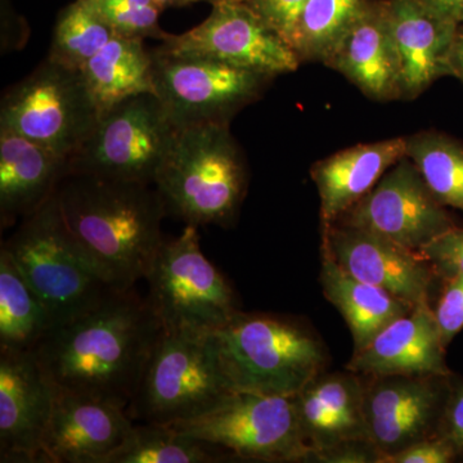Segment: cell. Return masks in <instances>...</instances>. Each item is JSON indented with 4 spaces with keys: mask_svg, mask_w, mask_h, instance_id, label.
I'll use <instances>...</instances> for the list:
<instances>
[{
    "mask_svg": "<svg viewBox=\"0 0 463 463\" xmlns=\"http://www.w3.org/2000/svg\"><path fill=\"white\" fill-rule=\"evenodd\" d=\"M163 326L147 298L111 289L85 315L54 328L35 353L56 392L128 410Z\"/></svg>",
    "mask_w": 463,
    "mask_h": 463,
    "instance_id": "obj_1",
    "label": "cell"
},
{
    "mask_svg": "<svg viewBox=\"0 0 463 463\" xmlns=\"http://www.w3.org/2000/svg\"><path fill=\"white\" fill-rule=\"evenodd\" d=\"M54 194L76 245L109 288L146 279L165 241L166 209L154 184L67 173Z\"/></svg>",
    "mask_w": 463,
    "mask_h": 463,
    "instance_id": "obj_2",
    "label": "cell"
},
{
    "mask_svg": "<svg viewBox=\"0 0 463 463\" xmlns=\"http://www.w3.org/2000/svg\"><path fill=\"white\" fill-rule=\"evenodd\" d=\"M212 337L233 392L295 397L330 365L325 341L298 317L239 310Z\"/></svg>",
    "mask_w": 463,
    "mask_h": 463,
    "instance_id": "obj_3",
    "label": "cell"
},
{
    "mask_svg": "<svg viewBox=\"0 0 463 463\" xmlns=\"http://www.w3.org/2000/svg\"><path fill=\"white\" fill-rule=\"evenodd\" d=\"M248 185V164L230 124L178 129L155 181L166 214L197 228L232 227Z\"/></svg>",
    "mask_w": 463,
    "mask_h": 463,
    "instance_id": "obj_4",
    "label": "cell"
},
{
    "mask_svg": "<svg viewBox=\"0 0 463 463\" xmlns=\"http://www.w3.org/2000/svg\"><path fill=\"white\" fill-rule=\"evenodd\" d=\"M2 248L47 307L52 330L90 312L114 289L76 245L56 194L21 221Z\"/></svg>",
    "mask_w": 463,
    "mask_h": 463,
    "instance_id": "obj_5",
    "label": "cell"
},
{
    "mask_svg": "<svg viewBox=\"0 0 463 463\" xmlns=\"http://www.w3.org/2000/svg\"><path fill=\"white\" fill-rule=\"evenodd\" d=\"M216 356L212 332L163 330L127 412L133 421H190L232 394Z\"/></svg>",
    "mask_w": 463,
    "mask_h": 463,
    "instance_id": "obj_6",
    "label": "cell"
},
{
    "mask_svg": "<svg viewBox=\"0 0 463 463\" xmlns=\"http://www.w3.org/2000/svg\"><path fill=\"white\" fill-rule=\"evenodd\" d=\"M146 279L164 331L209 334L241 310L231 283L203 255L194 225L164 241Z\"/></svg>",
    "mask_w": 463,
    "mask_h": 463,
    "instance_id": "obj_7",
    "label": "cell"
},
{
    "mask_svg": "<svg viewBox=\"0 0 463 463\" xmlns=\"http://www.w3.org/2000/svg\"><path fill=\"white\" fill-rule=\"evenodd\" d=\"M176 132L156 94L130 97L100 112L69 173L155 185Z\"/></svg>",
    "mask_w": 463,
    "mask_h": 463,
    "instance_id": "obj_8",
    "label": "cell"
},
{
    "mask_svg": "<svg viewBox=\"0 0 463 463\" xmlns=\"http://www.w3.org/2000/svg\"><path fill=\"white\" fill-rule=\"evenodd\" d=\"M99 116L80 70L50 58L12 85L0 103V127L67 161L83 145Z\"/></svg>",
    "mask_w": 463,
    "mask_h": 463,
    "instance_id": "obj_9",
    "label": "cell"
},
{
    "mask_svg": "<svg viewBox=\"0 0 463 463\" xmlns=\"http://www.w3.org/2000/svg\"><path fill=\"white\" fill-rule=\"evenodd\" d=\"M155 94L178 129L231 124L257 102L274 78L210 58L152 50Z\"/></svg>",
    "mask_w": 463,
    "mask_h": 463,
    "instance_id": "obj_10",
    "label": "cell"
},
{
    "mask_svg": "<svg viewBox=\"0 0 463 463\" xmlns=\"http://www.w3.org/2000/svg\"><path fill=\"white\" fill-rule=\"evenodd\" d=\"M170 426L240 461L304 463L307 455L294 397L232 392L203 416Z\"/></svg>",
    "mask_w": 463,
    "mask_h": 463,
    "instance_id": "obj_11",
    "label": "cell"
},
{
    "mask_svg": "<svg viewBox=\"0 0 463 463\" xmlns=\"http://www.w3.org/2000/svg\"><path fill=\"white\" fill-rule=\"evenodd\" d=\"M157 50L210 58L272 78L291 74L301 65L288 43L246 2L213 5L200 25L179 35L167 33Z\"/></svg>",
    "mask_w": 463,
    "mask_h": 463,
    "instance_id": "obj_12",
    "label": "cell"
},
{
    "mask_svg": "<svg viewBox=\"0 0 463 463\" xmlns=\"http://www.w3.org/2000/svg\"><path fill=\"white\" fill-rule=\"evenodd\" d=\"M336 223L373 232L417 252L458 227L407 156Z\"/></svg>",
    "mask_w": 463,
    "mask_h": 463,
    "instance_id": "obj_13",
    "label": "cell"
},
{
    "mask_svg": "<svg viewBox=\"0 0 463 463\" xmlns=\"http://www.w3.org/2000/svg\"><path fill=\"white\" fill-rule=\"evenodd\" d=\"M453 373L361 374L367 437L385 456L383 463L417 441L438 437Z\"/></svg>",
    "mask_w": 463,
    "mask_h": 463,
    "instance_id": "obj_14",
    "label": "cell"
},
{
    "mask_svg": "<svg viewBox=\"0 0 463 463\" xmlns=\"http://www.w3.org/2000/svg\"><path fill=\"white\" fill-rule=\"evenodd\" d=\"M321 252L355 279L412 306H434L440 279L421 252L373 232L337 223L321 228Z\"/></svg>",
    "mask_w": 463,
    "mask_h": 463,
    "instance_id": "obj_15",
    "label": "cell"
},
{
    "mask_svg": "<svg viewBox=\"0 0 463 463\" xmlns=\"http://www.w3.org/2000/svg\"><path fill=\"white\" fill-rule=\"evenodd\" d=\"M54 398L35 350L0 349V462H42Z\"/></svg>",
    "mask_w": 463,
    "mask_h": 463,
    "instance_id": "obj_16",
    "label": "cell"
},
{
    "mask_svg": "<svg viewBox=\"0 0 463 463\" xmlns=\"http://www.w3.org/2000/svg\"><path fill=\"white\" fill-rule=\"evenodd\" d=\"M133 425L124 408L100 399L56 392L42 440V462L105 463Z\"/></svg>",
    "mask_w": 463,
    "mask_h": 463,
    "instance_id": "obj_17",
    "label": "cell"
},
{
    "mask_svg": "<svg viewBox=\"0 0 463 463\" xmlns=\"http://www.w3.org/2000/svg\"><path fill=\"white\" fill-rule=\"evenodd\" d=\"M323 65L345 76L368 99H402L401 62L385 0H364Z\"/></svg>",
    "mask_w": 463,
    "mask_h": 463,
    "instance_id": "obj_18",
    "label": "cell"
},
{
    "mask_svg": "<svg viewBox=\"0 0 463 463\" xmlns=\"http://www.w3.org/2000/svg\"><path fill=\"white\" fill-rule=\"evenodd\" d=\"M385 2L401 62L402 99H416L439 79L453 76L450 56L459 25L421 0Z\"/></svg>",
    "mask_w": 463,
    "mask_h": 463,
    "instance_id": "obj_19",
    "label": "cell"
},
{
    "mask_svg": "<svg viewBox=\"0 0 463 463\" xmlns=\"http://www.w3.org/2000/svg\"><path fill=\"white\" fill-rule=\"evenodd\" d=\"M447 346L431 306H417L395 319L364 350L353 353L345 370L364 374H450Z\"/></svg>",
    "mask_w": 463,
    "mask_h": 463,
    "instance_id": "obj_20",
    "label": "cell"
},
{
    "mask_svg": "<svg viewBox=\"0 0 463 463\" xmlns=\"http://www.w3.org/2000/svg\"><path fill=\"white\" fill-rule=\"evenodd\" d=\"M405 154L407 139L398 137L362 143L317 161L310 169V176L321 201V228L336 223Z\"/></svg>",
    "mask_w": 463,
    "mask_h": 463,
    "instance_id": "obj_21",
    "label": "cell"
},
{
    "mask_svg": "<svg viewBox=\"0 0 463 463\" xmlns=\"http://www.w3.org/2000/svg\"><path fill=\"white\" fill-rule=\"evenodd\" d=\"M298 425L313 450L367 437L364 412V380L352 371L323 373L295 395Z\"/></svg>",
    "mask_w": 463,
    "mask_h": 463,
    "instance_id": "obj_22",
    "label": "cell"
},
{
    "mask_svg": "<svg viewBox=\"0 0 463 463\" xmlns=\"http://www.w3.org/2000/svg\"><path fill=\"white\" fill-rule=\"evenodd\" d=\"M69 161L0 127V222L11 227L41 209L56 194Z\"/></svg>",
    "mask_w": 463,
    "mask_h": 463,
    "instance_id": "obj_23",
    "label": "cell"
},
{
    "mask_svg": "<svg viewBox=\"0 0 463 463\" xmlns=\"http://www.w3.org/2000/svg\"><path fill=\"white\" fill-rule=\"evenodd\" d=\"M323 295L339 310L352 334L354 350H364L386 326L414 307L385 289L361 281L321 252L319 273Z\"/></svg>",
    "mask_w": 463,
    "mask_h": 463,
    "instance_id": "obj_24",
    "label": "cell"
},
{
    "mask_svg": "<svg viewBox=\"0 0 463 463\" xmlns=\"http://www.w3.org/2000/svg\"><path fill=\"white\" fill-rule=\"evenodd\" d=\"M143 42L115 35L81 66V74L99 114L130 97L155 94L152 53Z\"/></svg>",
    "mask_w": 463,
    "mask_h": 463,
    "instance_id": "obj_25",
    "label": "cell"
},
{
    "mask_svg": "<svg viewBox=\"0 0 463 463\" xmlns=\"http://www.w3.org/2000/svg\"><path fill=\"white\" fill-rule=\"evenodd\" d=\"M52 331L47 307L0 250V349L35 350Z\"/></svg>",
    "mask_w": 463,
    "mask_h": 463,
    "instance_id": "obj_26",
    "label": "cell"
},
{
    "mask_svg": "<svg viewBox=\"0 0 463 463\" xmlns=\"http://www.w3.org/2000/svg\"><path fill=\"white\" fill-rule=\"evenodd\" d=\"M233 458L227 450L190 437L173 426L141 422L133 425L121 446L105 463H214Z\"/></svg>",
    "mask_w": 463,
    "mask_h": 463,
    "instance_id": "obj_27",
    "label": "cell"
},
{
    "mask_svg": "<svg viewBox=\"0 0 463 463\" xmlns=\"http://www.w3.org/2000/svg\"><path fill=\"white\" fill-rule=\"evenodd\" d=\"M405 139V156L421 173L439 203L463 213V143L438 130H423Z\"/></svg>",
    "mask_w": 463,
    "mask_h": 463,
    "instance_id": "obj_28",
    "label": "cell"
},
{
    "mask_svg": "<svg viewBox=\"0 0 463 463\" xmlns=\"http://www.w3.org/2000/svg\"><path fill=\"white\" fill-rule=\"evenodd\" d=\"M364 3V0H307L288 41L300 62H325Z\"/></svg>",
    "mask_w": 463,
    "mask_h": 463,
    "instance_id": "obj_29",
    "label": "cell"
},
{
    "mask_svg": "<svg viewBox=\"0 0 463 463\" xmlns=\"http://www.w3.org/2000/svg\"><path fill=\"white\" fill-rule=\"evenodd\" d=\"M114 36V32L81 0H75L58 14L47 58L80 70Z\"/></svg>",
    "mask_w": 463,
    "mask_h": 463,
    "instance_id": "obj_30",
    "label": "cell"
},
{
    "mask_svg": "<svg viewBox=\"0 0 463 463\" xmlns=\"http://www.w3.org/2000/svg\"><path fill=\"white\" fill-rule=\"evenodd\" d=\"M114 32L124 38L164 41L167 33L158 25L161 9L152 0H81Z\"/></svg>",
    "mask_w": 463,
    "mask_h": 463,
    "instance_id": "obj_31",
    "label": "cell"
},
{
    "mask_svg": "<svg viewBox=\"0 0 463 463\" xmlns=\"http://www.w3.org/2000/svg\"><path fill=\"white\" fill-rule=\"evenodd\" d=\"M432 309L448 347L463 330V276L440 281Z\"/></svg>",
    "mask_w": 463,
    "mask_h": 463,
    "instance_id": "obj_32",
    "label": "cell"
},
{
    "mask_svg": "<svg viewBox=\"0 0 463 463\" xmlns=\"http://www.w3.org/2000/svg\"><path fill=\"white\" fill-rule=\"evenodd\" d=\"M440 281L463 276V228L456 227L421 250Z\"/></svg>",
    "mask_w": 463,
    "mask_h": 463,
    "instance_id": "obj_33",
    "label": "cell"
},
{
    "mask_svg": "<svg viewBox=\"0 0 463 463\" xmlns=\"http://www.w3.org/2000/svg\"><path fill=\"white\" fill-rule=\"evenodd\" d=\"M385 456L368 438L353 439L307 453L304 463H383Z\"/></svg>",
    "mask_w": 463,
    "mask_h": 463,
    "instance_id": "obj_34",
    "label": "cell"
},
{
    "mask_svg": "<svg viewBox=\"0 0 463 463\" xmlns=\"http://www.w3.org/2000/svg\"><path fill=\"white\" fill-rule=\"evenodd\" d=\"M248 3L274 32L288 42L307 0H249Z\"/></svg>",
    "mask_w": 463,
    "mask_h": 463,
    "instance_id": "obj_35",
    "label": "cell"
},
{
    "mask_svg": "<svg viewBox=\"0 0 463 463\" xmlns=\"http://www.w3.org/2000/svg\"><path fill=\"white\" fill-rule=\"evenodd\" d=\"M438 437L449 441L455 448L458 459L461 458L463 456V377L456 373L452 374L449 397H448Z\"/></svg>",
    "mask_w": 463,
    "mask_h": 463,
    "instance_id": "obj_36",
    "label": "cell"
},
{
    "mask_svg": "<svg viewBox=\"0 0 463 463\" xmlns=\"http://www.w3.org/2000/svg\"><path fill=\"white\" fill-rule=\"evenodd\" d=\"M457 459L458 455L452 444L446 439L435 437L417 441L390 456L385 463H453Z\"/></svg>",
    "mask_w": 463,
    "mask_h": 463,
    "instance_id": "obj_37",
    "label": "cell"
},
{
    "mask_svg": "<svg viewBox=\"0 0 463 463\" xmlns=\"http://www.w3.org/2000/svg\"><path fill=\"white\" fill-rule=\"evenodd\" d=\"M421 2L437 11L438 14L455 21L458 25H462L463 0H421Z\"/></svg>",
    "mask_w": 463,
    "mask_h": 463,
    "instance_id": "obj_38",
    "label": "cell"
},
{
    "mask_svg": "<svg viewBox=\"0 0 463 463\" xmlns=\"http://www.w3.org/2000/svg\"><path fill=\"white\" fill-rule=\"evenodd\" d=\"M450 65H452L453 78L458 79L463 83V24L457 30Z\"/></svg>",
    "mask_w": 463,
    "mask_h": 463,
    "instance_id": "obj_39",
    "label": "cell"
},
{
    "mask_svg": "<svg viewBox=\"0 0 463 463\" xmlns=\"http://www.w3.org/2000/svg\"><path fill=\"white\" fill-rule=\"evenodd\" d=\"M161 11L166 8L184 7V5L196 3V0H152Z\"/></svg>",
    "mask_w": 463,
    "mask_h": 463,
    "instance_id": "obj_40",
    "label": "cell"
},
{
    "mask_svg": "<svg viewBox=\"0 0 463 463\" xmlns=\"http://www.w3.org/2000/svg\"><path fill=\"white\" fill-rule=\"evenodd\" d=\"M196 2H206L210 3V5H216V3H222V2H246L248 3L249 0H196Z\"/></svg>",
    "mask_w": 463,
    "mask_h": 463,
    "instance_id": "obj_41",
    "label": "cell"
},
{
    "mask_svg": "<svg viewBox=\"0 0 463 463\" xmlns=\"http://www.w3.org/2000/svg\"><path fill=\"white\" fill-rule=\"evenodd\" d=\"M458 462H463V456L458 459Z\"/></svg>",
    "mask_w": 463,
    "mask_h": 463,
    "instance_id": "obj_42",
    "label": "cell"
}]
</instances>
